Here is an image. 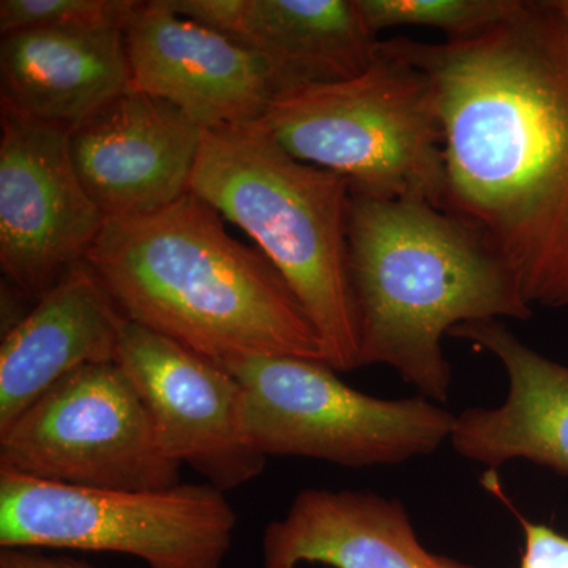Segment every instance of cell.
I'll return each mask as SVG.
<instances>
[{"mask_svg":"<svg viewBox=\"0 0 568 568\" xmlns=\"http://www.w3.org/2000/svg\"><path fill=\"white\" fill-rule=\"evenodd\" d=\"M383 41L432 81L443 211L487 242L530 306L568 308V18L559 0H519L474 39Z\"/></svg>","mask_w":568,"mask_h":568,"instance_id":"1","label":"cell"},{"mask_svg":"<svg viewBox=\"0 0 568 568\" xmlns=\"http://www.w3.org/2000/svg\"><path fill=\"white\" fill-rule=\"evenodd\" d=\"M223 220L189 192L162 211L106 219L85 263L130 323L213 364L256 355L325 362L283 276Z\"/></svg>","mask_w":568,"mask_h":568,"instance_id":"2","label":"cell"},{"mask_svg":"<svg viewBox=\"0 0 568 568\" xmlns=\"http://www.w3.org/2000/svg\"><path fill=\"white\" fill-rule=\"evenodd\" d=\"M347 242L361 366H390L432 402H447L452 388L444 336L532 316L497 253L436 205L351 192Z\"/></svg>","mask_w":568,"mask_h":568,"instance_id":"3","label":"cell"},{"mask_svg":"<svg viewBox=\"0 0 568 568\" xmlns=\"http://www.w3.org/2000/svg\"><path fill=\"white\" fill-rule=\"evenodd\" d=\"M190 193L253 239L293 291L335 372L361 368L349 268L351 185L301 162L260 122L204 130Z\"/></svg>","mask_w":568,"mask_h":568,"instance_id":"4","label":"cell"},{"mask_svg":"<svg viewBox=\"0 0 568 568\" xmlns=\"http://www.w3.org/2000/svg\"><path fill=\"white\" fill-rule=\"evenodd\" d=\"M260 123L295 159L343 175L355 194L443 209L444 130L432 81L383 40L364 73L286 93Z\"/></svg>","mask_w":568,"mask_h":568,"instance_id":"5","label":"cell"},{"mask_svg":"<svg viewBox=\"0 0 568 568\" xmlns=\"http://www.w3.org/2000/svg\"><path fill=\"white\" fill-rule=\"evenodd\" d=\"M222 366L244 388L246 437L265 457L402 465L435 454L454 428L455 414L432 399L362 394L325 362L256 355Z\"/></svg>","mask_w":568,"mask_h":568,"instance_id":"6","label":"cell"},{"mask_svg":"<svg viewBox=\"0 0 568 568\" xmlns=\"http://www.w3.org/2000/svg\"><path fill=\"white\" fill-rule=\"evenodd\" d=\"M237 515L212 485L100 489L0 469V547L136 556L151 568H222Z\"/></svg>","mask_w":568,"mask_h":568,"instance_id":"7","label":"cell"},{"mask_svg":"<svg viewBox=\"0 0 568 568\" xmlns=\"http://www.w3.org/2000/svg\"><path fill=\"white\" fill-rule=\"evenodd\" d=\"M0 469L85 488L181 484V465L164 454L118 362L74 369L0 432Z\"/></svg>","mask_w":568,"mask_h":568,"instance_id":"8","label":"cell"},{"mask_svg":"<svg viewBox=\"0 0 568 568\" xmlns=\"http://www.w3.org/2000/svg\"><path fill=\"white\" fill-rule=\"evenodd\" d=\"M106 216L78 178L70 130L0 106V267L33 304L84 263Z\"/></svg>","mask_w":568,"mask_h":568,"instance_id":"9","label":"cell"},{"mask_svg":"<svg viewBox=\"0 0 568 568\" xmlns=\"http://www.w3.org/2000/svg\"><path fill=\"white\" fill-rule=\"evenodd\" d=\"M115 362L148 407L168 457L223 493L263 474L267 457L245 433L244 388L224 366L130 321Z\"/></svg>","mask_w":568,"mask_h":568,"instance_id":"10","label":"cell"},{"mask_svg":"<svg viewBox=\"0 0 568 568\" xmlns=\"http://www.w3.org/2000/svg\"><path fill=\"white\" fill-rule=\"evenodd\" d=\"M132 88L173 104L203 130L263 121L286 85L244 44L144 2L125 29Z\"/></svg>","mask_w":568,"mask_h":568,"instance_id":"11","label":"cell"},{"mask_svg":"<svg viewBox=\"0 0 568 568\" xmlns=\"http://www.w3.org/2000/svg\"><path fill=\"white\" fill-rule=\"evenodd\" d=\"M203 136L173 104L132 88L70 130V153L106 219L138 216L190 192Z\"/></svg>","mask_w":568,"mask_h":568,"instance_id":"12","label":"cell"},{"mask_svg":"<svg viewBox=\"0 0 568 568\" xmlns=\"http://www.w3.org/2000/svg\"><path fill=\"white\" fill-rule=\"evenodd\" d=\"M450 335L495 355L508 377L503 405L455 416L448 443L459 457L488 467L526 459L568 477V366L519 342L499 320L462 324Z\"/></svg>","mask_w":568,"mask_h":568,"instance_id":"13","label":"cell"},{"mask_svg":"<svg viewBox=\"0 0 568 568\" xmlns=\"http://www.w3.org/2000/svg\"><path fill=\"white\" fill-rule=\"evenodd\" d=\"M126 323L89 264L74 265L3 334L0 432L74 369L115 362Z\"/></svg>","mask_w":568,"mask_h":568,"instance_id":"14","label":"cell"},{"mask_svg":"<svg viewBox=\"0 0 568 568\" xmlns=\"http://www.w3.org/2000/svg\"><path fill=\"white\" fill-rule=\"evenodd\" d=\"M264 568H474L429 551L399 500L354 489L308 488L265 528Z\"/></svg>","mask_w":568,"mask_h":568,"instance_id":"15","label":"cell"},{"mask_svg":"<svg viewBox=\"0 0 568 568\" xmlns=\"http://www.w3.org/2000/svg\"><path fill=\"white\" fill-rule=\"evenodd\" d=\"M132 89L122 31L26 29L0 41V106L73 130Z\"/></svg>","mask_w":568,"mask_h":568,"instance_id":"16","label":"cell"},{"mask_svg":"<svg viewBox=\"0 0 568 568\" xmlns=\"http://www.w3.org/2000/svg\"><path fill=\"white\" fill-rule=\"evenodd\" d=\"M226 37L264 55L287 93L358 77L381 47L357 0H239Z\"/></svg>","mask_w":568,"mask_h":568,"instance_id":"17","label":"cell"},{"mask_svg":"<svg viewBox=\"0 0 568 568\" xmlns=\"http://www.w3.org/2000/svg\"><path fill=\"white\" fill-rule=\"evenodd\" d=\"M519 0H357L369 31L379 36L396 26H424L467 40L506 21Z\"/></svg>","mask_w":568,"mask_h":568,"instance_id":"18","label":"cell"},{"mask_svg":"<svg viewBox=\"0 0 568 568\" xmlns=\"http://www.w3.org/2000/svg\"><path fill=\"white\" fill-rule=\"evenodd\" d=\"M144 2L138 0H2L0 32L84 29L125 32Z\"/></svg>","mask_w":568,"mask_h":568,"instance_id":"19","label":"cell"},{"mask_svg":"<svg viewBox=\"0 0 568 568\" xmlns=\"http://www.w3.org/2000/svg\"><path fill=\"white\" fill-rule=\"evenodd\" d=\"M510 507L521 525L525 548L519 568H568V536L544 523H534Z\"/></svg>","mask_w":568,"mask_h":568,"instance_id":"20","label":"cell"},{"mask_svg":"<svg viewBox=\"0 0 568 568\" xmlns=\"http://www.w3.org/2000/svg\"><path fill=\"white\" fill-rule=\"evenodd\" d=\"M0 568H93L82 560L55 558L32 548H2L0 551Z\"/></svg>","mask_w":568,"mask_h":568,"instance_id":"21","label":"cell"},{"mask_svg":"<svg viewBox=\"0 0 568 568\" xmlns=\"http://www.w3.org/2000/svg\"><path fill=\"white\" fill-rule=\"evenodd\" d=\"M560 7H562L564 13L567 14L568 18V0H559Z\"/></svg>","mask_w":568,"mask_h":568,"instance_id":"22","label":"cell"}]
</instances>
